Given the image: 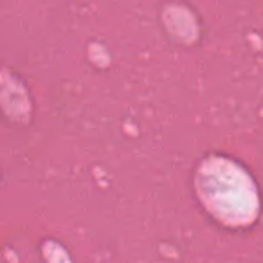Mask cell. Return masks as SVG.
<instances>
[{
    "instance_id": "obj_1",
    "label": "cell",
    "mask_w": 263,
    "mask_h": 263,
    "mask_svg": "<svg viewBox=\"0 0 263 263\" xmlns=\"http://www.w3.org/2000/svg\"><path fill=\"white\" fill-rule=\"evenodd\" d=\"M197 190L205 208L223 223L243 226L256 216L254 184L243 170L227 159L204 161L197 175Z\"/></svg>"
}]
</instances>
